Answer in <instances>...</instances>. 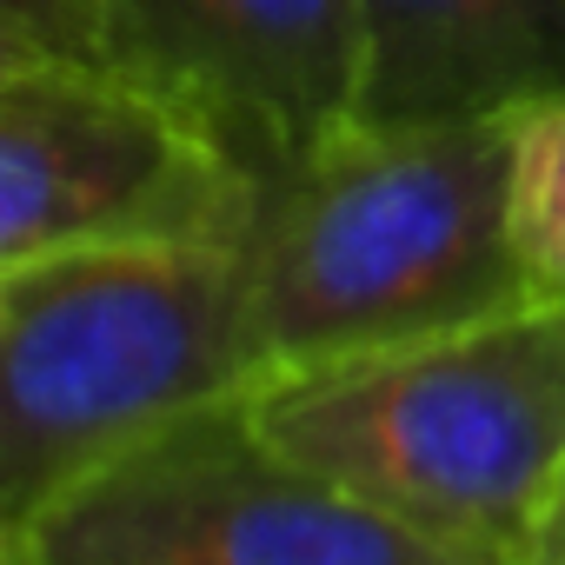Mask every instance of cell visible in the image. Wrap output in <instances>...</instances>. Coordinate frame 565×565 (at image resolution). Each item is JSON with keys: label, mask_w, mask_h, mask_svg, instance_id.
I'll return each mask as SVG.
<instances>
[{"label": "cell", "mask_w": 565, "mask_h": 565, "mask_svg": "<svg viewBox=\"0 0 565 565\" xmlns=\"http://www.w3.org/2000/svg\"><path fill=\"white\" fill-rule=\"evenodd\" d=\"M246 413L273 452L452 558L525 565L565 479V307L532 300L413 347L266 373Z\"/></svg>", "instance_id": "7a4b0ae2"}, {"label": "cell", "mask_w": 565, "mask_h": 565, "mask_svg": "<svg viewBox=\"0 0 565 565\" xmlns=\"http://www.w3.org/2000/svg\"><path fill=\"white\" fill-rule=\"evenodd\" d=\"M360 120H519L565 100V0H353Z\"/></svg>", "instance_id": "52a82bcc"}, {"label": "cell", "mask_w": 565, "mask_h": 565, "mask_svg": "<svg viewBox=\"0 0 565 565\" xmlns=\"http://www.w3.org/2000/svg\"><path fill=\"white\" fill-rule=\"evenodd\" d=\"M512 253L532 300L565 307V100L512 120Z\"/></svg>", "instance_id": "ba28073f"}, {"label": "cell", "mask_w": 565, "mask_h": 565, "mask_svg": "<svg viewBox=\"0 0 565 565\" xmlns=\"http://www.w3.org/2000/svg\"><path fill=\"white\" fill-rule=\"evenodd\" d=\"M0 565H466L393 512L273 452L220 399L61 492Z\"/></svg>", "instance_id": "277c9868"}, {"label": "cell", "mask_w": 565, "mask_h": 565, "mask_svg": "<svg viewBox=\"0 0 565 565\" xmlns=\"http://www.w3.org/2000/svg\"><path fill=\"white\" fill-rule=\"evenodd\" d=\"M259 213L266 180L134 74L0 67V266L67 246H253Z\"/></svg>", "instance_id": "5b68a950"}, {"label": "cell", "mask_w": 565, "mask_h": 565, "mask_svg": "<svg viewBox=\"0 0 565 565\" xmlns=\"http://www.w3.org/2000/svg\"><path fill=\"white\" fill-rule=\"evenodd\" d=\"M14 61H94L107 67L100 0H0V67Z\"/></svg>", "instance_id": "9c48e42d"}, {"label": "cell", "mask_w": 565, "mask_h": 565, "mask_svg": "<svg viewBox=\"0 0 565 565\" xmlns=\"http://www.w3.org/2000/svg\"><path fill=\"white\" fill-rule=\"evenodd\" d=\"M253 380V246H67L0 266V539Z\"/></svg>", "instance_id": "3957f363"}, {"label": "cell", "mask_w": 565, "mask_h": 565, "mask_svg": "<svg viewBox=\"0 0 565 565\" xmlns=\"http://www.w3.org/2000/svg\"><path fill=\"white\" fill-rule=\"evenodd\" d=\"M532 307L512 253V120L366 127L266 186L253 233L259 380Z\"/></svg>", "instance_id": "6da1fadb"}, {"label": "cell", "mask_w": 565, "mask_h": 565, "mask_svg": "<svg viewBox=\"0 0 565 565\" xmlns=\"http://www.w3.org/2000/svg\"><path fill=\"white\" fill-rule=\"evenodd\" d=\"M107 67L193 114L266 186L360 120L353 0H100Z\"/></svg>", "instance_id": "8992f818"}, {"label": "cell", "mask_w": 565, "mask_h": 565, "mask_svg": "<svg viewBox=\"0 0 565 565\" xmlns=\"http://www.w3.org/2000/svg\"><path fill=\"white\" fill-rule=\"evenodd\" d=\"M525 565H565V479L552 486V499L539 512V532H532V558Z\"/></svg>", "instance_id": "30bf717a"}]
</instances>
